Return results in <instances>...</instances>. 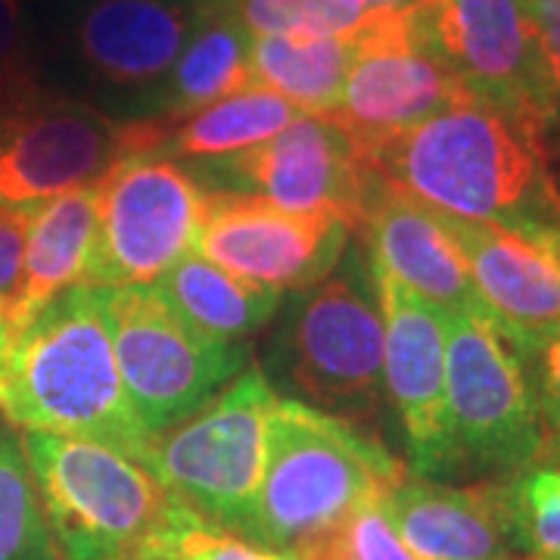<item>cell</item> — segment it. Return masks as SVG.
Returning <instances> with one entry per match:
<instances>
[{"instance_id": "6da1fadb", "label": "cell", "mask_w": 560, "mask_h": 560, "mask_svg": "<svg viewBox=\"0 0 560 560\" xmlns=\"http://www.w3.org/2000/svg\"><path fill=\"white\" fill-rule=\"evenodd\" d=\"M545 128L539 116L474 97L364 150L359 160L374 178L442 215L560 231Z\"/></svg>"}, {"instance_id": "7a4b0ae2", "label": "cell", "mask_w": 560, "mask_h": 560, "mask_svg": "<svg viewBox=\"0 0 560 560\" xmlns=\"http://www.w3.org/2000/svg\"><path fill=\"white\" fill-rule=\"evenodd\" d=\"M0 415L16 430L101 442L147 460L153 440L121 386L106 287L75 283L16 330L0 381Z\"/></svg>"}, {"instance_id": "3957f363", "label": "cell", "mask_w": 560, "mask_h": 560, "mask_svg": "<svg viewBox=\"0 0 560 560\" xmlns=\"http://www.w3.org/2000/svg\"><path fill=\"white\" fill-rule=\"evenodd\" d=\"M408 477L381 442L305 401L278 399L265 433L256 541L283 558Z\"/></svg>"}, {"instance_id": "277c9868", "label": "cell", "mask_w": 560, "mask_h": 560, "mask_svg": "<svg viewBox=\"0 0 560 560\" xmlns=\"http://www.w3.org/2000/svg\"><path fill=\"white\" fill-rule=\"evenodd\" d=\"M57 560H135L165 529L175 499L109 445L22 430Z\"/></svg>"}, {"instance_id": "5b68a950", "label": "cell", "mask_w": 560, "mask_h": 560, "mask_svg": "<svg viewBox=\"0 0 560 560\" xmlns=\"http://www.w3.org/2000/svg\"><path fill=\"white\" fill-rule=\"evenodd\" d=\"M523 359L482 305L448 312L445 440L436 474H521L539 458L548 430Z\"/></svg>"}, {"instance_id": "8992f818", "label": "cell", "mask_w": 560, "mask_h": 560, "mask_svg": "<svg viewBox=\"0 0 560 560\" xmlns=\"http://www.w3.org/2000/svg\"><path fill=\"white\" fill-rule=\"evenodd\" d=\"M278 399L261 371H246L197 415L153 436L143 467L200 521L256 541L265 433Z\"/></svg>"}, {"instance_id": "52a82bcc", "label": "cell", "mask_w": 560, "mask_h": 560, "mask_svg": "<svg viewBox=\"0 0 560 560\" xmlns=\"http://www.w3.org/2000/svg\"><path fill=\"white\" fill-rule=\"evenodd\" d=\"M106 318L125 396L150 440L197 415L243 368L241 346L190 330L153 287H106Z\"/></svg>"}, {"instance_id": "ba28073f", "label": "cell", "mask_w": 560, "mask_h": 560, "mask_svg": "<svg viewBox=\"0 0 560 560\" xmlns=\"http://www.w3.org/2000/svg\"><path fill=\"white\" fill-rule=\"evenodd\" d=\"M94 187L97 231L84 283L150 287L197 253L209 190L175 160L121 156Z\"/></svg>"}, {"instance_id": "9c48e42d", "label": "cell", "mask_w": 560, "mask_h": 560, "mask_svg": "<svg viewBox=\"0 0 560 560\" xmlns=\"http://www.w3.org/2000/svg\"><path fill=\"white\" fill-rule=\"evenodd\" d=\"M125 156L121 121L84 101L28 84L0 94V212L28 219L88 187Z\"/></svg>"}, {"instance_id": "30bf717a", "label": "cell", "mask_w": 560, "mask_h": 560, "mask_svg": "<svg viewBox=\"0 0 560 560\" xmlns=\"http://www.w3.org/2000/svg\"><path fill=\"white\" fill-rule=\"evenodd\" d=\"M411 32L477 101L551 121L558 101L523 0H418Z\"/></svg>"}, {"instance_id": "8fae6325", "label": "cell", "mask_w": 560, "mask_h": 560, "mask_svg": "<svg viewBox=\"0 0 560 560\" xmlns=\"http://www.w3.org/2000/svg\"><path fill=\"white\" fill-rule=\"evenodd\" d=\"M355 38L359 60L346 79L340 103L324 113V119L352 140L355 153L474 101V94L415 40L411 7L371 13Z\"/></svg>"}, {"instance_id": "7c38bea8", "label": "cell", "mask_w": 560, "mask_h": 560, "mask_svg": "<svg viewBox=\"0 0 560 560\" xmlns=\"http://www.w3.org/2000/svg\"><path fill=\"white\" fill-rule=\"evenodd\" d=\"M346 241V221L330 212H287L256 194L215 190L197 253L237 278L283 293L327 278Z\"/></svg>"}, {"instance_id": "4fadbf2b", "label": "cell", "mask_w": 560, "mask_h": 560, "mask_svg": "<svg viewBox=\"0 0 560 560\" xmlns=\"http://www.w3.org/2000/svg\"><path fill=\"white\" fill-rule=\"evenodd\" d=\"M206 3L81 0L66 28L72 60L91 88L135 101V119H147Z\"/></svg>"}, {"instance_id": "5bb4252c", "label": "cell", "mask_w": 560, "mask_h": 560, "mask_svg": "<svg viewBox=\"0 0 560 560\" xmlns=\"http://www.w3.org/2000/svg\"><path fill=\"white\" fill-rule=\"evenodd\" d=\"M293 381L312 408L355 420L383 393V320L349 278H330L302 305L293 327Z\"/></svg>"}, {"instance_id": "9a60e30c", "label": "cell", "mask_w": 560, "mask_h": 560, "mask_svg": "<svg viewBox=\"0 0 560 560\" xmlns=\"http://www.w3.org/2000/svg\"><path fill=\"white\" fill-rule=\"evenodd\" d=\"M212 168L287 212H330L349 231L364 224L374 175L359 160L352 140L324 116L302 113L259 147L215 160Z\"/></svg>"}, {"instance_id": "2e32d148", "label": "cell", "mask_w": 560, "mask_h": 560, "mask_svg": "<svg viewBox=\"0 0 560 560\" xmlns=\"http://www.w3.org/2000/svg\"><path fill=\"white\" fill-rule=\"evenodd\" d=\"M486 315L523 355L560 330V231L442 215Z\"/></svg>"}, {"instance_id": "e0dca14e", "label": "cell", "mask_w": 560, "mask_h": 560, "mask_svg": "<svg viewBox=\"0 0 560 560\" xmlns=\"http://www.w3.org/2000/svg\"><path fill=\"white\" fill-rule=\"evenodd\" d=\"M383 312V389L399 411L418 477H436L445 440L448 312L374 268Z\"/></svg>"}, {"instance_id": "ac0fdd59", "label": "cell", "mask_w": 560, "mask_h": 560, "mask_svg": "<svg viewBox=\"0 0 560 560\" xmlns=\"http://www.w3.org/2000/svg\"><path fill=\"white\" fill-rule=\"evenodd\" d=\"M381 508L418 560H504L517 551L508 482L445 486L405 477Z\"/></svg>"}, {"instance_id": "d6986e66", "label": "cell", "mask_w": 560, "mask_h": 560, "mask_svg": "<svg viewBox=\"0 0 560 560\" xmlns=\"http://www.w3.org/2000/svg\"><path fill=\"white\" fill-rule=\"evenodd\" d=\"M361 231L368 234L377 271L445 312L480 305L467 261L436 209L374 178Z\"/></svg>"}, {"instance_id": "ffe728a7", "label": "cell", "mask_w": 560, "mask_h": 560, "mask_svg": "<svg viewBox=\"0 0 560 560\" xmlns=\"http://www.w3.org/2000/svg\"><path fill=\"white\" fill-rule=\"evenodd\" d=\"M302 109L268 88H246L187 116H147L121 121L125 156L228 160L280 135Z\"/></svg>"}, {"instance_id": "44dd1931", "label": "cell", "mask_w": 560, "mask_h": 560, "mask_svg": "<svg viewBox=\"0 0 560 560\" xmlns=\"http://www.w3.org/2000/svg\"><path fill=\"white\" fill-rule=\"evenodd\" d=\"M97 231V187H75L57 200L44 202L25 224L20 283L7 302L10 320L20 330L40 305L57 293L84 283Z\"/></svg>"}, {"instance_id": "7402d4cb", "label": "cell", "mask_w": 560, "mask_h": 560, "mask_svg": "<svg viewBox=\"0 0 560 560\" xmlns=\"http://www.w3.org/2000/svg\"><path fill=\"white\" fill-rule=\"evenodd\" d=\"M249 47L253 35L231 10V0H209L160 88L150 116H187L209 103L256 88Z\"/></svg>"}, {"instance_id": "603a6c76", "label": "cell", "mask_w": 560, "mask_h": 560, "mask_svg": "<svg viewBox=\"0 0 560 560\" xmlns=\"http://www.w3.org/2000/svg\"><path fill=\"white\" fill-rule=\"evenodd\" d=\"M150 287L190 330L228 346H237L259 330L280 302L278 290L237 278L215 261L202 259L200 253L172 265Z\"/></svg>"}, {"instance_id": "cb8c5ba5", "label": "cell", "mask_w": 560, "mask_h": 560, "mask_svg": "<svg viewBox=\"0 0 560 560\" xmlns=\"http://www.w3.org/2000/svg\"><path fill=\"white\" fill-rule=\"evenodd\" d=\"M359 60L355 35L324 38H253L249 66L259 88H268L302 113L324 116L342 97Z\"/></svg>"}, {"instance_id": "d4e9b609", "label": "cell", "mask_w": 560, "mask_h": 560, "mask_svg": "<svg viewBox=\"0 0 560 560\" xmlns=\"http://www.w3.org/2000/svg\"><path fill=\"white\" fill-rule=\"evenodd\" d=\"M0 560H57L35 477L13 423L0 418Z\"/></svg>"}, {"instance_id": "484cf974", "label": "cell", "mask_w": 560, "mask_h": 560, "mask_svg": "<svg viewBox=\"0 0 560 560\" xmlns=\"http://www.w3.org/2000/svg\"><path fill=\"white\" fill-rule=\"evenodd\" d=\"M517 548L529 560H560V455L541 452L508 482Z\"/></svg>"}, {"instance_id": "4316f807", "label": "cell", "mask_w": 560, "mask_h": 560, "mask_svg": "<svg viewBox=\"0 0 560 560\" xmlns=\"http://www.w3.org/2000/svg\"><path fill=\"white\" fill-rule=\"evenodd\" d=\"M231 10L253 38L355 35L371 16L340 0H231Z\"/></svg>"}, {"instance_id": "83f0119b", "label": "cell", "mask_w": 560, "mask_h": 560, "mask_svg": "<svg viewBox=\"0 0 560 560\" xmlns=\"http://www.w3.org/2000/svg\"><path fill=\"white\" fill-rule=\"evenodd\" d=\"M290 560H418L393 529L381 504L361 508L340 526L302 545Z\"/></svg>"}, {"instance_id": "f1b7e54d", "label": "cell", "mask_w": 560, "mask_h": 560, "mask_svg": "<svg viewBox=\"0 0 560 560\" xmlns=\"http://www.w3.org/2000/svg\"><path fill=\"white\" fill-rule=\"evenodd\" d=\"M143 555H162L172 560H290L265 545H253L243 536L200 521L197 514L180 508L178 501L172 508L165 529Z\"/></svg>"}, {"instance_id": "f546056e", "label": "cell", "mask_w": 560, "mask_h": 560, "mask_svg": "<svg viewBox=\"0 0 560 560\" xmlns=\"http://www.w3.org/2000/svg\"><path fill=\"white\" fill-rule=\"evenodd\" d=\"M40 84L22 0H0V94Z\"/></svg>"}, {"instance_id": "4dcf8cb0", "label": "cell", "mask_w": 560, "mask_h": 560, "mask_svg": "<svg viewBox=\"0 0 560 560\" xmlns=\"http://www.w3.org/2000/svg\"><path fill=\"white\" fill-rule=\"evenodd\" d=\"M533 28H536V44H539L541 69L548 88L560 97V0H523Z\"/></svg>"}, {"instance_id": "1f68e13d", "label": "cell", "mask_w": 560, "mask_h": 560, "mask_svg": "<svg viewBox=\"0 0 560 560\" xmlns=\"http://www.w3.org/2000/svg\"><path fill=\"white\" fill-rule=\"evenodd\" d=\"M541 371H539V411L545 420L548 436L560 433V330L555 337L541 342L539 349Z\"/></svg>"}, {"instance_id": "d6a6232c", "label": "cell", "mask_w": 560, "mask_h": 560, "mask_svg": "<svg viewBox=\"0 0 560 560\" xmlns=\"http://www.w3.org/2000/svg\"><path fill=\"white\" fill-rule=\"evenodd\" d=\"M25 224L28 219L0 212V302H10L22 271V249H25Z\"/></svg>"}, {"instance_id": "836d02e7", "label": "cell", "mask_w": 560, "mask_h": 560, "mask_svg": "<svg viewBox=\"0 0 560 560\" xmlns=\"http://www.w3.org/2000/svg\"><path fill=\"white\" fill-rule=\"evenodd\" d=\"M13 340H16V324L10 320L7 302H0V381H3L7 361H10V349H13Z\"/></svg>"}, {"instance_id": "e575fe53", "label": "cell", "mask_w": 560, "mask_h": 560, "mask_svg": "<svg viewBox=\"0 0 560 560\" xmlns=\"http://www.w3.org/2000/svg\"><path fill=\"white\" fill-rule=\"evenodd\" d=\"M340 3L359 10V13H381V10H405V7H415L418 0H340Z\"/></svg>"}, {"instance_id": "d590c367", "label": "cell", "mask_w": 560, "mask_h": 560, "mask_svg": "<svg viewBox=\"0 0 560 560\" xmlns=\"http://www.w3.org/2000/svg\"><path fill=\"white\" fill-rule=\"evenodd\" d=\"M545 448H548V452H558V455H560V433H555V436H548V442H545ZM545 448H541V452H545Z\"/></svg>"}, {"instance_id": "8d00e7d4", "label": "cell", "mask_w": 560, "mask_h": 560, "mask_svg": "<svg viewBox=\"0 0 560 560\" xmlns=\"http://www.w3.org/2000/svg\"><path fill=\"white\" fill-rule=\"evenodd\" d=\"M135 560H172V558H162V555H138Z\"/></svg>"}, {"instance_id": "74e56055", "label": "cell", "mask_w": 560, "mask_h": 560, "mask_svg": "<svg viewBox=\"0 0 560 560\" xmlns=\"http://www.w3.org/2000/svg\"><path fill=\"white\" fill-rule=\"evenodd\" d=\"M504 560H517V558H504Z\"/></svg>"}]
</instances>
